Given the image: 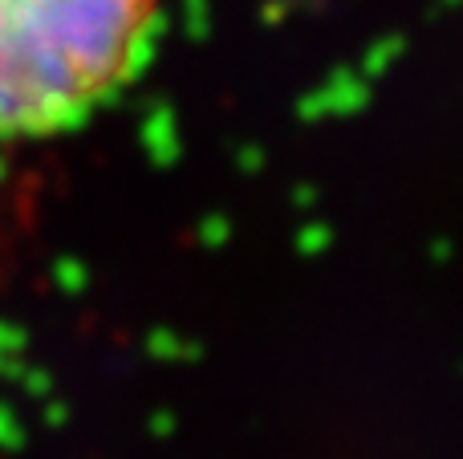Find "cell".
Listing matches in <instances>:
<instances>
[{
    "mask_svg": "<svg viewBox=\"0 0 463 459\" xmlns=\"http://www.w3.org/2000/svg\"><path fill=\"white\" fill-rule=\"evenodd\" d=\"M151 0H0V138L70 122L122 78Z\"/></svg>",
    "mask_w": 463,
    "mask_h": 459,
    "instance_id": "obj_1",
    "label": "cell"
}]
</instances>
